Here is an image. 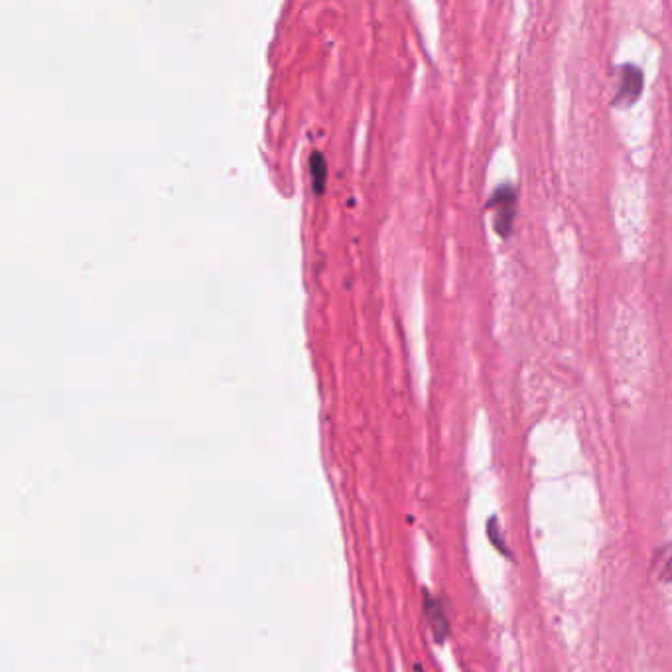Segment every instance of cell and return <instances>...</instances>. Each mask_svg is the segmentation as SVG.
<instances>
[{
  "label": "cell",
  "mask_w": 672,
  "mask_h": 672,
  "mask_svg": "<svg viewBox=\"0 0 672 672\" xmlns=\"http://www.w3.org/2000/svg\"><path fill=\"white\" fill-rule=\"evenodd\" d=\"M667 551V558L662 560L661 556H657V560H654V566H662L661 576L662 580H667V582H672V546L669 548H664Z\"/></svg>",
  "instance_id": "obj_4"
},
{
  "label": "cell",
  "mask_w": 672,
  "mask_h": 672,
  "mask_svg": "<svg viewBox=\"0 0 672 672\" xmlns=\"http://www.w3.org/2000/svg\"><path fill=\"white\" fill-rule=\"evenodd\" d=\"M641 93L642 71L639 70L637 66H633V63L623 66L622 85H619V91H617V95H615L613 107H623V109H627V107H632V105L637 103V100L641 97Z\"/></svg>",
  "instance_id": "obj_2"
},
{
  "label": "cell",
  "mask_w": 672,
  "mask_h": 672,
  "mask_svg": "<svg viewBox=\"0 0 672 672\" xmlns=\"http://www.w3.org/2000/svg\"><path fill=\"white\" fill-rule=\"evenodd\" d=\"M487 208L497 211V216H495V231L501 237H509L511 228H513L514 213H517V192H514L513 186L503 184V186L495 189L494 196H491L489 204H487Z\"/></svg>",
  "instance_id": "obj_1"
},
{
  "label": "cell",
  "mask_w": 672,
  "mask_h": 672,
  "mask_svg": "<svg viewBox=\"0 0 672 672\" xmlns=\"http://www.w3.org/2000/svg\"><path fill=\"white\" fill-rule=\"evenodd\" d=\"M312 178H314V188H316L317 194L324 189V184H326V162H324V157L316 152V154H312Z\"/></svg>",
  "instance_id": "obj_3"
}]
</instances>
